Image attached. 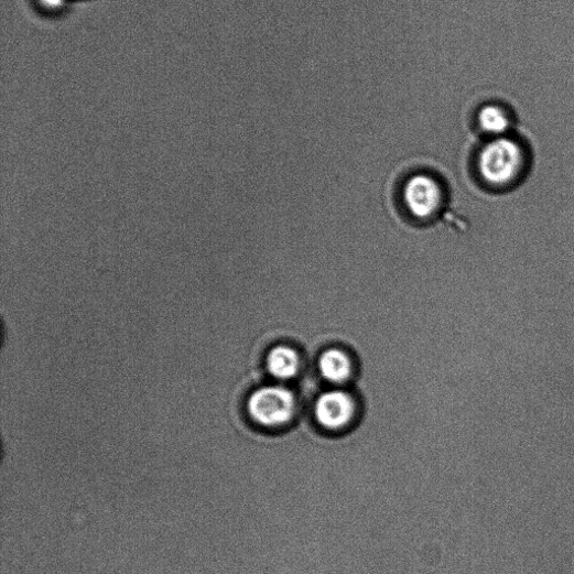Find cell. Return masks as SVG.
I'll list each match as a JSON object with an SVG mask.
<instances>
[{
	"label": "cell",
	"instance_id": "obj_1",
	"mask_svg": "<svg viewBox=\"0 0 574 574\" xmlns=\"http://www.w3.org/2000/svg\"><path fill=\"white\" fill-rule=\"evenodd\" d=\"M526 156L521 145L512 139L496 138L480 152L478 169L485 181L503 185L515 181L521 173Z\"/></svg>",
	"mask_w": 574,
	"mask_h": 574
},
{
	"label": "cell",
	"instance_id": "obj_8",
	"mask_svg": "<svg viewBox=\"0 0 574 574\" xmlns=\"http://www.w3.org/2000/svg\"><path fill=\"white\" fill-rule=\"evenodd\" d=\"M42 4L45 6V8H58L62 6L63 0H41Z\"/></svg>",
	"mask_w": 574,
	"mask_h": 574
},
{
	"label": "cell",
	"instance_id": "obj_3",
	"mask_svg": "<svg viewBox=\"0 0 574 574\" xmlns=\"http://www.w3.org/2000/svg\"><path fill=\"white\" fill-rule=\"evenodd\" d=\"M443 201L440 184L430 175L416 174L404 187V203L409 212L419 219L433 217Z\"/></svg>",
	"mask_w": 574,
	"mask_h": 574
},
{
	"label": "cell",
	"instance_id": "obj_4",
	"mask_svg": "<svg viewBox=\"0 0 574 574\" xmlns=\"http://www.w3.org/2000/svg\"><path fill=\"white\" fill-rule=\"evenodd\" d=\"M356 412L353 398L343 391H329L317 399L314 408L315 419L331 431L347 426Z\"/></svg>",
	"mask_w": 574,
	"mask_h": 574
},
{
	"label": "cell",
	"instance_id": "obj_2",
	"mask_svg": "<svg viewBox=\"0 0 574 574\" xmlns=\"http://www.w3.org/2000/svg\"><path fill=\"white\" fill-rule=\"evenodd\" d=\"M296 402L293 393L283 387H266L249 397L247 412L250 419L264 427H279L294 418Z\"/></svg>",
	"mask_w": 574,
	"mask_h": 574
},
{
	"label": "cell",
	"instance_id": "obj_7",
	"mask_svg": "<svg viewBox=\"0 0 574 574\" xmlns=\"http://www.w3.org/2000/svg\"><path fill=\"white\" fill-rule=\"evenodd\" d=\"M478 122L484 132L496 138L503 137L509 127V119L505 111L494 105H488L479 111Z\"/></svg>",
	"mask_w": 574,
	"mask_h": 574
},
{
	"label": "cell",
	"instance_id": "obj_5",
	"mask_svg": "<svg viewBox=\"0 0 574 574\" xmlns=\"http://www.w3.org/2000/svg\"><path fill=\"white\" fill-rule=\"evenodd\" d=\"M318 369L326 380L334 385H343L351 376L353 364L345 351L334 348L326 350L318 358Z\"/></svg>",
	"mask_w": 574,
	"mask_h": 574
},
{
	"label": "cell",
	"instance_id": "obj_6",
	"mask_svg": "<svg viewBox=\"0 0 574 574\" xmlns=\"http://www.w3.org/2000/svg\"><path fill=\"white\" fill-rule=\"evenodd\" d=\"M269 372L277 379L289 380L294 378L301 366L299 354L289 346H277L268 355Z\"/></svg>",
	"mask_w": 574,
	"mask_h": 574
}]
</instances>
